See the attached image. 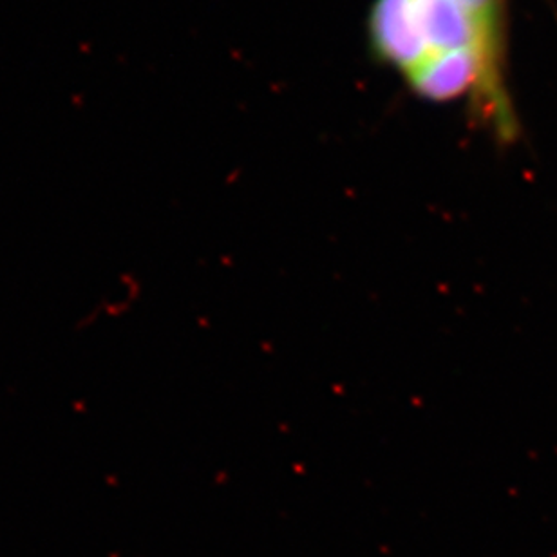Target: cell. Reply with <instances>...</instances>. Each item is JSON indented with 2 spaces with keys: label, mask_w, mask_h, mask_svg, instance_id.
Returning a JSON list of instances; mask_svg holds the SVG:
<instances>
[{
  "label": "cell",
  "mask_w": 557,
  "mask_h": 557,
  "mask_svg": "<svg viewBox=\"0 0 557 557\" xmlns=\"http://www.w3.org/2000/svg\"><path fill=\"white\" fill-rule=\"evenodd\" d=\"M370 38L382 62L404 76L429 54L414 0H376L370 15Z\"/></svg>",
  "instance_id": "obj_1"
},
{
  "label": "cell",
  "mask_w": 557,
  "mask_h": 557,
  "mask_svg": "<svg viewBox=\"0 0 557 557\" xmlns=\"http://www.w3.org/2000/svg\"><path fill=\"white\" fill-rule=\"evenodd\" d=\"M413 92L431 102H450L474 95L480 100L485 86L482 60L474 51H431L408 76Z\"/></svg>",
  "instance_id": "obj_2"
},
{
  "label": "cell",
  "mask_w": 557,
  "mask_h": 557,
  "mask_svg": "<svg viewBox=\"0 0 557 557\" xmlns=\"http://www.w3.org/2000/svg\"><path fill=\"white\" fill-rule=\"evenodd\" d=\"M482 27L488 44L504 54V0H460Z\"/></svg>",
  "instance_id": "obj_3"
}]
</instances>
